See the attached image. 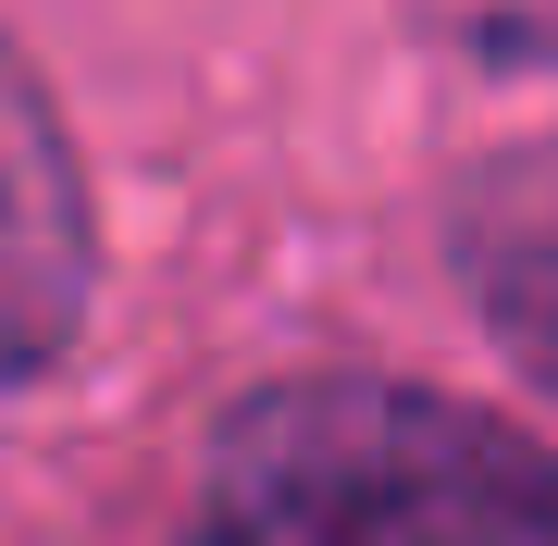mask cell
<instances>
[{
    "label": "cell",
    "instance_id": "cell-3",
    "mask_svg": "<svg viewBox=\"0 0 558 546\" xmlns=\"http://www.w3.org/2000/svg\"><path fill=\"white\" fill-rule=\"evenodd\" d=\"M459 274H472L484 324L509 336V361L558 385V137L497 149L459 186Z\"/></svg>",
    "mask_w": 558,
    "mask_h": 546
},
{
    "label": "cell",
    "instance_id": "cell-2",
    "mask_svg": "<svg viewBox=\"0 0 558 546\" xmlns=\"http://www.w3.org/2000/svg\"><path fill=\"white\" fill-rule=\"evenodd\" d=\"M87 311V199L75 149L13 50H0V385L38 373Z\"/></svg>",
    "mask_w": 558,
    "mask_h": 546
},
{
    "label": "cell",
    "instance_id": "cell-4",
    "mask_svg": "<svg viewBox=\"0 0 558 546\" xmlns=\"http://www.w3.org/2000/svg\"><path fill=\"white\" fill-rule=\"evenodd\" d=\"M472 62H558V0H422Z\"/></svg>",
    "mask_w": 558,
    "mask_h": 546
},
{
    "label": "cell",
    "instance_id": "cell-1",
    "mask_svg": "<svg viewBox=\"0 0 558 546\" xmlns=\"http://www.w3.org/2000/svg\"><path fill=\"white\" fill-rule=\"evenodd\" d=\"M546 472L398 385H299L223 435L199 546H509Z\"/></svg>",
    "mask_w": 558,
    "mask_h": 546
}]
</instances>
